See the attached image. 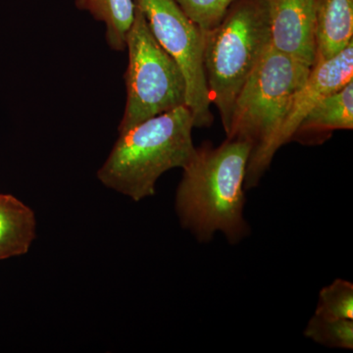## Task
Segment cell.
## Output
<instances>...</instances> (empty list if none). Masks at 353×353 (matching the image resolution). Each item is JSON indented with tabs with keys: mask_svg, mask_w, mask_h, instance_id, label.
Here are the masks:
<instances>
[{
	"mask_svg": "<svg viewBox=\"0 0 353 353\" xmlns=\"http://www.w3.org/2000/svg\"><path fill=\"white\" fill-rule=\"evenodd\" d=\"M252 146L227 139L217 148H196L183 168L176 192L181 224L199 241H209L221 232L231 243L248 234L243 219L246 167Z\"/></svg>",
	"mask_w": 353,
	"mask_h": 353,
	"instance_id": "1",
	"label": "cell"
},
{
	"mask_svg": "<svg viewBox=\"0 0 353 353\" xmlns=\"http://www.w3.org/2000/svg\"><path fill=\"white\" fill-rule=\"evenodd\" d=\"M310 70L269 46L241 90L226 134L252 146L245 189L255 187L270 166L279 132Z\"/></svg>",
	"mask_w": 353,
	"mask_h": 353,
	"instance_id": "2",
	"label": "cell"
},
{
	"mask_svg": "<svg viewBox=\"0 0 353 353\" xmlns=\"http://www.w3.org/2000/svg\"><path fill=\"white\" fill-rule=\"evenodd\" d=\"M187 105L150 118L119 134L97 171L99 182L134 201L154 196L165 172L183 168L196 150Z\"/></svg>",
	"mask_w": 353,
	"mask_h": 353,
	"instance_id": "3",
	"label": "cell"
},
{
	"mask_svg": "<svg viewBox=\"0 0 353 353\" xmlns=\"http://www.w3.org/2000/svg\"><path fill=\"white\" fill-rule=\"evenodd\" d=\"M269 48L264 0H236L214 29L204 34L203 65L211 104L226 134L234 102Z\"/></svg>",
	"mask_w": 353,
	"mask_h": 353,
	"instance_id": "4",
	"label": "cell"
},
{
	"mask_svg": "<svg viewBox=\"0 0 353 353\" xmlns=\"http://www.w3.org/2000/svg\"><path fill=\"white\" fill-rule=\"evenodd\" d=\"M129 62L125 82L127 101L118 132L129 131L187 102V85L179 65L158 43L148 21L136 6L134 21L127 32Z\"/></svg>",
	"mask_w": 353,
	"mask_h": 353,
	"instance_id": "5",
	"label": "cell"
},
{
	"mask_svg": "<svg viewBox=\"0 0 353 353\" xmlns=\"http://www.w3.org/2000/svg\"><path fill=\"white\" fill-rule=\"evenodd\" d=\"M158 43L182 70L187 102L194 127L213 123L211 101L203 65L204 34L185 15L176 0H134Z\"/></svg>",
	"mask_w": 353,
	"mask_h": 353,
	"instance_id": "6",
	"label": "cell"
},
{
	"mask_svg": "<svg viewBox=\"0 0 353 353\" xmlns=\"http://www.w3.org/2000/svg\"><path fill=\"white\" fill-rule=\"evenodd\" d=\"M272 50L312 67L315 0H264Z\"/></svg>",
	"mask_w": 353,
	"mask_h": 353,
	"instance_id": "7",
	"label": "cell"
},
{
	"mask_svg": "<svg viewBox=\"0 0 353 353\" xmlns=\"http://www.w3.org/2000/svg\"><path fill=\"white\" fill-rule=\"evenodd\" d=\"M353 81V43L338 55L311 67L307 80L296 92L275 143L276 152L292 141L301 121L324 97Z\"/></svg>",
	"mask_w": 353,
	"mask_h": 353,
	"instance_id": "8",
	"label": "cell"
},
{
	"mask_svg": "<svg viewBox=\"0 0 353 353\" xmlns=\"http://www.w3.org/2000/svg\"><path fill=\"white\" fill-rule=\"evenodd\" d=\"M352 128L353 81L318 102L301 121L292 141L319 143L332 132Z\"/></svg>",
	"mask_w": 353,
	"mask_h": 353,
	"instance_id": "9",
	"label": "cell"
},
{
	"mask_svg": "<svg viewBox=\"0 0 353 353\" xmlns=\"http://www.w3.org/2000/svg\"><path fill=\"white\" fill-rule=\"evenodd\" d=\"M314 34L315 63L347 48L353 43V0H315Z\"/></svg>",
	"mask_w": 353,
	"mask_h": 353,
	"instance_id": "10",
	"label": "cell"
},
{
	"mask_svg": "<svg viewBox=\"0 0 353 353\" xmlns=\"http://www.w3.org/2000/svg\"><path fill=\"white\" fill-rule=\"evenodd\" d=\"M36 234L32 209L11 194H0V260L27 254Z\"/></svg>",
	"mask_w": 353,
	"mask_h": 353,
	"instance_id": "11",
	"label": "cell"
},
{
	"mask_svg": "<svg viewBox=\"0 0 353 353\" xmlns=\"http://www.w3.org/2000/svg\"><path fill=\"white\" fill-rule=\"evenodd\" d=\"M77 8L87 11L105 25V39L114 51L126 50L127 32L134 21V0H75Z\"/></svg>",
	"mask_w": 353,
	"mask_h": 353,
	"instance_id": "12",
	"label": "cell"
},
{
	"mask_svg": "<svg viewBox=\"0 0 353 353\" xmlns=\"http://www.w3.org/2000/svg\"><path fill=\"white\" fill-rule=\"evenodd\" d=\"M304 334L310 340L329 347L353 348V320L314 315L308 322Z\"/></svg>",
	"mask_w": 353,
	"mask_h": 353,
	"instance_id": "13",
	"label": "cell"
},
{
	"mask_svg": "<svg viewBox=\"0 0 353 353\" xmlns=\"http://www.w3.org/2000/svg\"><path fill=\"white\" fill-rule=\"evenodd\" d=\"M316 315L338 319L353 320V285L336 279L323 288L318 299Z\"/></svg>",
	"mask_w": 353,
	"mask_h": 353,
	"instance_id": "14",
	"label": "cell"
},
{
	"mask_svg": "<svg viewBox=\"0 0 353 353\" xmlns=\"http://www.w3.org/2000/svg\"><path fill=\"white\" fill-rule=\"evenodd\" d=\"M236 0H176L185 15L205 34L220 24Z\"/></svg>",
	"mask_w": 353,
	"mask_h": 353,
	"instance_id": "15",
	"label": "cell"
}]
</instances>
